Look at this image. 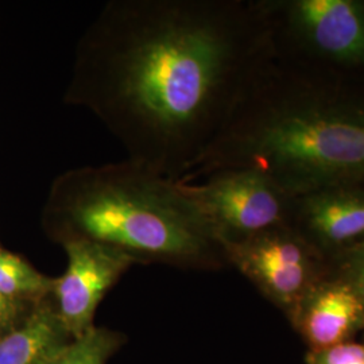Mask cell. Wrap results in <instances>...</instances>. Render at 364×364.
I'll use <instances>...</instances> for the list:
<instances>
[{
	"label": "cell",
	"instance_id": "obj_1",
	"mask_svg": "<svg viewBox=\"0 0 364 364\" xmlns=\"http://www.w3.org/2000/svg\"><path fill=\"white\" fill-rule=\"evenodd\" d=\"M273 54L258 0H112L78 41L64 100L129 161L182 181Z\"/></svg>",
	"mask_w": 364,
	"mask_h": 364
},
{
	"label": "cell",
	"instance_id": "obj_2",
	"mask_svg": "<svg viewBox=\"0 0 364 364\" xmlns=\"http://www.w3.org/2000/svg\"><path fill=\"white\" fill-rule=\"evenodd\" d=\"M227 169L259 170L294 197L364 185V76L273 54L180 182Z\"/></svg>",
	"mask_w": 364,
	"mask_h": 364
},
{
	"label": "cell",
	"instance_id": "obj_3",
	"mask_svg": "<svg viewBox=\"0 0 364 364\" xmlns=\"http://www.w3.org/2000/svg\"><path fill=\"white\" fill-rule=\"evenodd\" d=\"M43 224L60 243L99 242L134 259L203 263L224 250L182 189L131 161L68 170L52 183Z\"/></svg>",
	"mask_w": 364,
	"mask_h": 364
},
{
	"label": "cell",
	"instance_id": "obj_4",
	"mask_svg": "<svg viewBox=\"0 0 364 364\" xmlns=\"http://www.w3.org/2000/svg\"><path fill=\"white\" fill-rule=\"evenodd\" d=\"M258 4L277 57L364 76V0H258Z\"/></svg>",
	"mask_w": 364,
	"mask_h": 364
},
{
	"label": "cell",
	"instance_id": "obj_5",
	"mask_svg": "<svg viewBox=\"0 0 364 364\" xmlns=\"http://www.w3.org/2000/svg\"><path fill=\"white\" fill-rule=\"evenodd\" d=\"M181 185L221 247L290 225L294 196L259 170H219Z\"/></svg>",
	"mask_w": 364,
	"mask_h": 364
},
{
	"label": "cell",
	"instance_id": "obj_6",
	"mask_svg": "<svg viewBox=\"0 0 364 364\" xmlns=\"http://www.w3.org/2000/svg\"><path fill=\"white\" fill-rule=\"evenodd\" d=\"M242 273L281 306L299 311L302 301L329 273L323 254L291 225H282L243 242L223 245Z\"/></svg>",
	"mask_w": 364,
	"mask_h": 364
},
{
	"label": "cell",
	"instance_id": "obj_7",
	"mask_svg": "<svg viewBox=\"0 0 364 364\" xmlns=\"http://www.w3.org/2000/svg\"><path fill=\"white\" fill-rule=\"evenodd\" d=\"M63 245L68 266L65 273L54 279L52 294L68 335L76 338L93 326L100 301L135 259L119 248L87 239Z\"/></svg>",
	"mask_w": 364,
	"mask_h": 364
},
{
	"label": "cell",
	"instance_id": "obj_8",
	"mask_svg": "<svg viewBox=\"0 0 364 364\" xmlns=\"http://www.w3.org/2000/svg\"><path fill=\"white\" fill-rule=\"evenodd\" d=\"M290 225L323 255L336 259L364 245V185L296 196Z\"/></svg>",
	"mask_w": 364,
	"mask_h": 364
},
{
	"label": "cell",
	"instance_id": "obj_9",
	"mask_svg": "<svg viewBox=\"0 0 364 364\" xmlns=\"http://www.w3.org/2000/svg\"><path fill=\"white\" fill-rule=\"evenodd\" d=\"M299 312L305 335L318 350L338 346L364 320L363 305L356 291L335 272L313 287Z\"/></svg>",
	"mask_w": 364,
	"mask_h": 364
},
{
	"label": "cell",
	"instance_id": "obj_10",
	"mask_svg": "<svg viewBox=\"0 0 364 364\" xmlns=\"http://www.w3.org/2000/svg\"><path fill=\"white\" fill-rule=\"evenodd\" d=\"M58 313L41 302L26 320L0 333V364H48L66 344Z\"/></svg>",
	"mask_w": 364,
	"mask_h": 364
},
{
	"label": "cell",
	"instance_id": "obj_11",
	"mask_svg": "<svg viewBox=\"0 0 364 364\" xmlns=\"http://www.w3.org/2000/svg\"><path fill=\"white\" fill-rule=\"evenodd\" d=\"M54 279L37 272L13 252L0 250V294L23 302L45 299L52 293Z\"/></svg>",
	"mask_w": 364,
	"mask_h": 364
},
{
	"label": "cell",
	"instance_id": "obj_12",
	"mask_svg": "<svg viewBox=\"0 0 364 364\" xmlns=\"http://www.w3.org/2000/svg\"><path fill=\"white\" fill-rule=\"evenodd\" d=\"M117 346L115 336L103 328L92 326L66 344L48 364H105Z\"/></svg>",
	"mask_w": 364,
	"mask_h": 364
},
{
	"label": "cell",
	"instance_id": "obj_13",
	"mask_svg": "<svg viewBox=\"0 0 364 364\" xmlns=\"http://www.w3.org/2000/svg\"><path fill=\"white\" fill-rule=\"evenodd\" d=\"M335 273L341 275L356 291L364 308V245L333 259Z\"/></svg>",
	"mask_w": 364,
	"mask_h": 364
},
{
	"label": "cell",
	"instance_id": "obj_14",
	"mask_svg": "<svg viewBox=\"0 0 364 364\" xmlns=\"http://www.w3.org/2000/svg\"><path fill=\"white\" fill-rule=\"evenodd\" d=\"M311 364H364V346L343 344L313 353Z\"/></svg>",
	"mask_w": 364,
	"mask_h": 364
},
{
	"label": "cell",
	"instance_id": "obj_15",
	"mask_svg": "<svg viewBox=\"0 0 364 364\" xmlns=\"http://www.w3.org/2000/svg\"><path fill=\"white\" fill-rule=\"evenodd\" d=\"M23 302L9 299L0 294V331L9 329L14 326L15 320L19 317L22 312Z\"/></svg>",
	"mask_w": 364,
	"mask_h": 364
}]
</instances>
